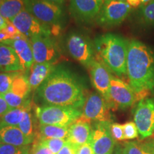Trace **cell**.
Returning <instances> with one entry per match:
<instances>
[{"label":"cell","mask_w":154,"mask_h":154,"mask_svg":"<svg viewBox=\"0 0 154 154\" xmlns=\"http://www.w3.org/2000/svg\"><path fill=\"white\" fill-rule=\"evenodd\" d=\"M10 109H11L7 104L5 99H4L2 96H0V117L2 116L4 114H5Z\"/></svg>","instance_id":"cell-37"},{"label":"cell","mask_w":154,"mask_h":154,"mask_svg":"<svg viewBox=\"0 0 154 154\" xmlns=\"http://www.w3.org/2000/svg\"><path fill=\"white\" fill-rule=\"evenodd\" d=\"M36 96L44 105L73 106L81 109L87 96L82 79L68 67L58 65L36 89Z\"/></svg>","instance_id":"cell-1"},{"label":"cell","mask_w":154,"mask_h":154,"mask_svg":"<svg viewBox=\"0 0 154 154\" xmlns=\"http://www.w3.org/2000/svg\"><path fill=\"white\" fill-rule=\"evenodd\" d=\"M55 66L54 63H34L29 74V82L32 90L37 89L51 74Z\"/></svg>","instance_id":"cell-20"},{"label":"cell","mask_w":154,"mask_h":154,"mask_svg":"<svg viewBox=\"0 0 154 154\" xmlns=\"http://www.w3.org/2000/svg\"><path fill=\"white\" fill-rule=\"evenodd\" d=\"M125 140L134 139L138 136V131L136 124L133 121H128L123 125Z\"/></svg>","instance_id":"cell-32"},{"label":"cell","mask_w":154,"mask_h":154,"mask_svg":"<svg viewBox=\"0 0 154 154\" xmlns=\"http://www.w3.org/2000/svg\"><path fill=\"white\" fill-rule=\"evenodd\" d=\"M111 134L112 135L113 139L116 140H125L124 128H123V125L113 123L111 124L110 126Z\"/></svg>","instance_id":"cell-33"},{"label":"cell","mask_w":154,"mask_h":154,"mask_svg":"<svg viewBox=\"0 0 154 154\" xmlns=\"http://www.w3.org/2000/svg\"><path fill=\"white\" fill-rule=\"evenodd\" d=\"M131 9L132 7L126 2L108 0L102 5L96 22L105 28L119 26L128 17Z\"/></svg>","instance_id":"cell-7"},{"label":"cell","mask_w":154,"mask_h":154,"mask_svg":"<svg viewBox=\"0 0 154 154\" xmlns=\"http://www.w3.org/2000/svg\"><path fill=\"white\" fill-rule=\"evenodd\" d=\"M29 146H17L0 143V154H30Z\"/></svg>","instance_id":"cell-29"},{"label":"cell","mask_w":154,"mask_h":154,"mask_svg":"<svg viewBox=\"0 0 154 154\" xmlns=\"http://www.w3.org/2000/svg\"><path fill=\"white\" fill-rule=\"evenodd\" d=\"M76 154H95V153L91 143H87L76 148Z\"/></svg>","instance_id":"cell-35"},{"label":"cell","mask_w":154,"mask_h":154,"mask_svg":"<svg viewBox=\"0 0 154 154\" xmlns=\"http://www.w3.org/2000/svg\"><path fill=\"white\" fill-rule=\"evenodd\" d=\"M151 0H141V2H142V3H143V4L149 2H151Z\"/></svg>","instance_id":"cell-43"},{"label":"cell","mask_w":154,"mask_h":154,"mask_svg":"<svg viewBox=\"0 0 154 154\" xmlns=\"http://www.w3.org/2000/svg\"><path fill=\"white\" fill-rule=\"evenodd\" d=\"M10 40V36L7 33L5 29L0 30V44H5L6 42Z\"/></svg>","instance_id":"cell-38"},{"label":"cell","mask_w":154,"mask_h":154,"mask_svg":"<svg viewBox=\"0 0 154 154\" xmlns=\"http://www.w3.org/2000/svg\"><path fill=\"white\" fill-rule=\"evenodd\" d=\"M4 1H5V0H0V5H1V4H2V3Z\"/></svg>","instance_id":"cell-45"},{"label":"cell","mask_w":154,"mask_h":154,"mask_svg":"<svg viewBox=\"0 0 154 154\" xmlns=\"http://www.w3.org/2000/svg\"><path fill=\"white\" fill-rule=\"evenodd\" d=\"M0 71L5 72H24L14 49L8 44H0Z\"/></svg>","instance_id":"cell-18"},{"label":"cell","mask_w":154,"mask_h":154,"mask_svg":"<svg viewBox=\"0 0 154 154\" xmlns=\"http://www.w3.org/2000/svg\"><path fill=\"white\" fill-rule=\"evenodd\" d=\"M8 23L9 21L6 20V19L2 16L1 14H0V30L5 29L6 26H7Z\"/></svg>","instance_id":"cell-40"},{"label":"cell","mask_w":154,"mask_h":154,"mask_svg":"<svg viewBox=\"0 0 154 154\" xmlns=\"http://www.w3.org/2000/svg\"><path fill=\"white\" fill-rule=\"evenodd\" d=\"M57 154H76V149L67 141Z\"/></svg>","instance_id":"cell-36"},{"label":"cell","mask_w":154,"mask_h":154,"mask_svg":"<svg viewBox=\"0 0 154 154\" xmlns=\"http://www.w3.org/2000/svg\"><path fill=\"white\" fill-rule=\"evenodd\" d=\"M25 9L38 21L48 25H59L63 22L64 12L57 4L47 0H24Z\"/></svg>","instance_id":"cell-5"},{"label":"cell","mask_w":154,"mask_h":154,"mask_svg":"<svg viewBox=\"0 0 154 154\" xmlns=\"http://www.w3.org/2000/svg\"><path fill=\"white\" fill-rule=\"evenodd\" d=\"M47 1L51 2L57 4V5H60L61 4H62V3L63 2H64V0H47Z\"/></svg>","instance_id":"cell-41"},{"label":"cell","mask_w":154,"mask_h":154,"mask_svg":"<svg viewBox=\"0 0 154 154\" xmlns=\"http://www.w3.org/2000/svg\"><path fill=\"white\" fill-rule=\"evenodd\" d=\"M69 127L54 126V125H39L38 136L34 140L44 138H62L66 139Z\"/></svg>","instance_id":"cell-22"},{"label":"cell","mask_w":154,"mask_h":154,"mask_svg":"<svg viewBox=\"0 0 154 154\" xmlns=\"http://www.w3.org/2000/svg\"><path fill=\"white\" fill-rule=\"evenodd\" d=\"M34 140L25 136L17 126H0V143L23 146H29Z\"/></svg>","instance_id":"cell-19"},{"label":"cell","mask_w":154,"mask_h":154,"mask_svg":"<svg viewBox=\"0 0 154 154\" xmlns=\"http://www.w3.org/2000/svg\"><path fill=\"white\" fill-rule=\"evenodd\" d=\"M128 43V40L118 34L100 35L94 42L95 58L117 76L126 75Z\"/></svg>","instance_id":"cell-3"},{"label":"cell","mask_w":154,"mask_h":154,"mask_svg":"<svg viewBox=\"0 0 154 154\" xmlns=\"http://www.w3.org/2000/svg\"><path fill=\"white\" fill-rule=\"evenodd\" d=\"M66 49L69 54L86 68L95 59L94 43L85 34L79 32H72L67 36Z\"/></svg>","instance_id":"cell-6"},{"label":"cell","mask_w":154,"mask_h":154,"mask_svg":"<svg viewBox=\"0 0 154 154\" xmlns=\"http://www.w3.org/2000/svg\"><path fill=\"white\" fill-rule=\"evenodd\" d=\"M134 123L143 138L149 137L154 132V99H144L136 105Z\"/></svg>","instance_id":"cell-12"},{"label":"cell","mask_w":154,"mask_h":154,"mask_svg":"<svg viewBox=\"0 0 154 154\" xmlns=\"http://www.w3.org/2000/svg\"><path fill=\"white\" fill-rule=\"evenodd\" d=\"M38 140L46 147H47L54 154L59 153V151L67 142L66 139H62V138H44V139H38Z\"/></svg>","instance_id":"cell-30"},{"label":"cell","mask_w":154,"mask_h":154,"mask_svg":"<svg viewBox=\"0 0 154 154\" xmlns=\"http://www.w3.org/2000/svg\"><path fill=\"white\" fill-rule=\"evenodd\" d=\"M110 122H96L92 129L91 145L95 154H113L115 140L110 131Z\"/></svg>","instance_id":"cell-14"},{"label":"cell","mask_w":154,"mask_h":154,"mask_svg":"<svg viewBox=\"0 0 154 154\" xmlns=\"http://www.w3.org/2000/svg\"><path fill=\"white\" fill-rule=\"evenodd\" d=\"M126 74L129 85L136 93L153 89L154 49L138 40L130 41Z\"/></svg>","instance_id":"cell-2"},{"label":"cell","mask_w":154,"mask_h":154,"mask_svg":"<svg viewBox=\"0 0 154 154\" xmlns=\"http://www.w3.org/2000/svg\"><path fill=\"white\" fill-rule=\"evenodd\" d=\"M98 1H99V2H100V3H101L102 5H103V3H104V2H106V1H108V0H98Z\"/></svg>","instance_id":"cell-44"},{"label":"cell","mask_w":154,"mask_h":154,"mask_svg":"<svg viewBox=\"0 0 154 154\" xmlns=\"http://www.w3.org/2000/svg\"><path fill=\"white\" fill-rule=\"evenodd\" d=\"M82 114L81 109L73 106L44 105L35 109V116L42 125L69 127Z\"/></svg>","instance_id":"cell-4"},{"label":"cell","mask_w":154,"mask_h":154,"mask_svg":"<svg viewBox=\"0 0 154 154\" xmlns=\"http://www.w3.org/2000/svg\"><path fill=\"white\" fill-rule=\"evenodd\" d=\"M1 96H2L4 99H5L7 104L9 105V106L11 109H16V108L24 106V105H26L30 101L29 99H23L22 98L19 97V96L11 93V91H8L7 93H6Z\"/></svg>","instance_id":"cell-31"},{"label":"cell","mask_w":154,"mask_h":154,"mask_svg":"<svg viewBox=\"0 0 154 154\" xmlns=\"http://www.w3.org/2000/svg\"><path fill=\"white\" fill-rule=\"evenodd\" d=\"M20 33L30 39L38 36L51 35V27L44 24L24 9L10 21Z\"/></svg>","instance_id":"cell-10"},{"label":"cell","mask_w":154,"mask_h":154,"mask_svg":"<svg viewBox=\"0 0 154 154\" xmlns=\"http://www.w3.org/2000/svg\"><path fill=\"white\" fill-rule=\"evenodd\" d=\"M136 15L137 21L140 24L154 28V0L139 7Z\"/></svg>","instance_id":"cell-26"},{"label":"cell","mask_w":154,"mask_h":154,"mask_svg":"<svg viewBox=\"0 0 154 154\" xmlns=\"http://www.w3.org/2000/svg\"><path fill=\"white\" fill-rule=\"evenodd\" d=\"M101 7L98 0H70L69 11L77 22L90 24L96 21Z\"/></svg>","instance_id":"cell-13"},{"label":"cell","mask_w":154,"mask_h":154,"mask_svg":"<svg viewBox=\"0 0 154 154\" xmlns=\"http://www.w3.org/2000/svg\"><path fill=\"white\" fill-rule=\"evenodd\" d=\"M126 2L128 3L132 8H136V7H140V6L143 5L141 0H127Z\"/></svg>","instance_id":"cell-39"},{"label":"cell","mask_w":154,"mask_h":154,"mask_svg":"<svg viewBox=\"0 0 154 154\" xmlns=\"http://www.w3.org/2000/svg\"><path fill=\"white\" fill-rule=\"evenodd\" d=\"M92 128L89 121L79 117L69 127L67 141L75 149L84 144L91 143Z\"/></svg>","instance_id":"cell-16"},{"label":"cell","mask_w":154,"mask_h":154,"mask_svg":"<svg viewBox=\"0 0 154 154\" xmlns=\"http://www.w3.org/2000/svg\"><path fill=\"white\" fill-rule=\"evenodd\" d=\"M34 63H54L61 56V49L51 36H38L30 38Z\"/></svg>","instance_id":"cell-9"},{"label":"cell","mask_w":154,"mask_h":154,"mask_svg":"<svg viewBox=\"0 0 154 154\" xmlns=\"http://www.w3.org/2000/svg\"><path fill=\"white\" fill-rule=\"evenodd\" d=\"M5 44H8L14 49L15 52L20 60L23 70L24 72L29 70L34 63L33 51L29 38H19V39L10 40L7 42Z\"/></svg>","instance_id":"cell-17"},{"label":"cell","mask_w":154,"mask_h":154,"mask_svg":"<svg viewBox=\"0 0 154 154\" xmlns=\"http://www.w3.org/2000/svg\"><path fill=\"white\" fill-rule=\"evenodd\" d=\"M122 151L123 150L119 149L116 151V153L114 154H121V153H122Z\"/></svg>","instance_id":"cell-42"},{"label":"cell","mask_w":154,"mask_h":154,"mask_svg":"<svg viewBox=\"0 0 154 154\" xmlns=\"http://www.w3.org/2000/svg\"><path fill=\"white\" fill-rule=\"evenodd\" d=\"M123 151L124 154H154V141L129 142Z\"/></svg>","instance_id":"cell-27"},{"label":"cell","mask_w":154,"mask_h":154,"mask_svg":"<svg viewBox=\"0 0 154 154\" xmlns=\"http://www.w3.org/2000/svg\"><path fill=\"white\" fill-rule=\"evenodd\" d=\"M18 72L0 73V96H2L9 91L13 81Z\"/></svg>","instance_id":"cell-28"},{"label":"cell","mask_w":154,"mask_h":154,"mask_svg":"<svg viewBox=\"0 0 154 154\" xmlns=\"http://www.w3.org/2000/svg\"><path fill=\"white\" fill-rule=\"evenodd\" d=\"M106 101L101 94L93 92L90 94L84 103L81 118L89 121L110 122L111 114Z\"/></svg>","instance_id":"cell-11"},{"label":"cell","mask_w":154,"mask_h":154,"mask_svg":"<svg viewBox=\"0 0 154 154\" xmlns=\"http://www.w3.org/2000/svg\"><path fill=\"white\" fill-rule=\"evenodd\" d=\"M24 0H5L0 5V14L6 20L10 21L25 9Z\"/></svg>","instance_id":"cell-24"},{"label":"cell","mask_w":154,"mask_h":154,"mask_svg":"<svg viewBox=\"0 0 154 154\" xmlns=\"http://www.w3.org/2000/svg\"><path fill=\"white\" fill-rule=\"evenodd\" d=\"M32 106H31L25 111L24 117L17 127L25 136L34 140L37 137L38 132L36 129L35 121L32 113Z\"/></svg>","instance_id":"cell-25"},{"label":"cell","mask_w":154,"mask_h":154,"mask_svg":"<svg viewBox=\"0 0 154 154\" xmlns=\"http://www.w3.org/2000/svg\"><path fill=\"white\" fill-rule=\"evenodd\" d=\"M119 1H121V2H127V0H119Z\"/></svg>","instance_id":"cell-46"},{"label":"cell","mask_w":154,"mask_h":154,"mask_svg":"<svg viewBox=\"0 0 154 154\" xmlns=\"http://www.w3.org/2000/svg\"><path fill=\"white\" fill-rule=\"evenodd\" d=\"M31 106H32V103L29 101L24 106L10 109L0 117V126H18L24 117L25 111Z\"/></svg>","instance_id":"cell-23"},{"label":"cell","mask_w":154,"mask_h":154,"mask_svg":"<svg viewBox=\"0 0 154 154\" xmlns=\"http://www.w3.org/2000/svg\"><path fill=\"white\" fill-rule=\"evenodd\" d=\"M31 91L28 74L26 72H19L13 81L9 91L23 99L27 100Z\"/></svg>","instance_id":"cell-21"},{"label":"cell","mask_w":154,"mask_h":154,"mask_svg":"<svg viewBox=\"0 0 154 154\" xmlns=\"http://www.w3.org/2000/svg\"><path fill=\"white\" fill-rule=\"evenodd\" d=\"M88 69L90 70L91 80L94 87L99 94L103 96L109 106L110 100L109 89L112 77L111 71L101 61L96 59V58Z\"/></svg>","instance_id":"cell-15"},{"label":"cell","mask_w":154,"mask_h":154,"mask_svg":"<svg viewBox=\"0 0 154 154\" xmlns=\"http://www.w3.org/2000/svg\"><path fill=\"white\" fill-rule=\"evenodd\" d=\"M30 152V154H54L38 140H34L33 146H32Z\"/></svg>","instance_id":"cell-34"},{"label":"cell","mask_w":154,"mask_h":154,"mask_svg":"<svg viewBox=\"0 0 154 154\" xmlns=\"http://www.w3.org/2000/svg\"><path fill=\"white\" fill-rule=\"evenodd\" d=\"M109 98V107L113 110L126 109L137 101L136 92L129 84L113 76L111 80Z\"/></svg>","instance_id":"cell-8"},{"label":"cell","mask_w":154,"mask_h":154,"mask_svg":"<svg viewBox=\"0 0 154 154\" xmlns=\"http://www.w3.org/2000/svg\"><path fill=\"white\" fill-rule=\"evenodd\" d=\"M121 154H124V151H122V153H121Z\"/></svg>","instance_id":"cell-47"}]
</instances>
